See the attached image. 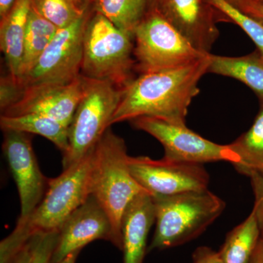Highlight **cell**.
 I'll return each instance as SVG.
<instances>
[{
	"instance_id": "cell-1",
	"label": "cell",
	"mask_w": 263,
	"mask_h": 263,
	"mask_svg": "<svg viewBox=\"0 0 263 263\" xmlns=\"http://www.w3.org/2000/svg\"><path fill=\"white\" fill-rule=\"evenodd\" d=\"M209 54L182 67L141 74L133 79L122 89L110 125L142 117L186 124L189 106L200 92L199 81L208 73Z\"/></svg>"
},
{
	"instance_id": "cell-2",
	"label": "cell",
	"mask_w": 263,
	"mask_h": 263,
	"mask_svg": "<svg viewBox=\"0 0 263 263\" xmlns=\"http://www.w3.org/2000/svg\"><path fill=\"white\" fill-rule=\"evenodd\" d=\"M92 150L54 179L39 205L0 243V263H12L19 252L37 235L59 232L78 208L91 195Z\"/></svg>"
},
{
	"instance_id": "cell-3",
	"label": "cell",
	"mask_w": 263,
	"mask_h": 263,
	"mask_svg": "<svg viewBox=\"0 0 263 263\" xmlns=\"http://www.w3.org/2000/svg\"><path fill=\"white\" fill-rule=\"evenodd\" d=\"M125 141L109 127L92 149L91 195L106 213L113 230V245L122 251V221L129 203L147 193L133 177Z\"/></svg>"
},
{
	"instance_id": "cell-4",
	"label": "cell",
	"mask_w": 263,
	"mask_h": 263,
	"mask_svg": "<svg viewBox=\"0 0 263 263\" xmlns=\"http://www.w3.org/2000/svg\"><path fill=\"white\" fill-rule=\"evenodd\" d=\"M156 229L148 251L184 245L201 235L224 212L226 202L209 190L152 196Z\"/></svg>"
},
{
	"instance_id": "cell-5",
	"label": "cell",
	"mask_w": 263,
	"mask_h": 263,
	"mask_svg": "<svg viewBox=\"0 0 263 263\" xmlns=\"http://www.w3.org/2000/svg\"><path fill=\"white\" fill-rule=\"evenodd\" d=\"M135 68L133 36L97 13L85 28L81 75L123 89L135 79Z\"/></svg>"
},
{
	"instance_id": "cell-6",
	"label": "cell",
	"mask_w": 263,
	"mask_h": 263,
	"mask_svg": "<svg viewBox=\"0 0 263 263\" xmlns=\"http://www.w3.org/2000/svg\"><path fill=\"white\" fill-rule=\"evenodd\" d=\"M84 78V95L69 126L68 148L62 155L63 169L79 162L94 148L111 126L122 98V89L112 83Z\"/></svg>"
},
{
	"instance_id": "cell-7",
	"label": "cell",
	"mask_w": 263,
	"mask_h": 263,
	"mask_svg": "<svg viewBox=\"0 0 263 263\" xmlns=\"http://www.w3.org/2000/svg\"><path fill=\"white\" fill-rule=\"evenodd\" d=\"M133 39L136 70L141 74L177 68L209 54L194 47L155 8L142 19Z\"/></svg>"
},
{
	"instance_id": "cell-8",
	"label": "cell",
	"mask_w": 263,
	"mask_h": 263,
	"mask_svg": "<svg viewBox=\"0 0 263 263\" xmlns=\"http://www.w3.org/2000/svg\"><path fill=\"white\" fill-rule=\"evenodd\" d=\"M87 22L85 14L65 28L58 29L32 70L18 80L24 89L70 84L81 76Z\"/></svg>"
},
{
	"instance_id": "cell-9",
	"label": "cell",
	"mask_w": 263,
	"mask_h": 263,
	"mask_svg": "<svg viewBox=\"0 0 263 263\" xmlns=\"http://www.w3.org/2000/svg\"><path fill=\"white\" fill-rule=\"evenodd\" d=\"M133 127L156 138L164 147L168 160L203 164L208 162L238 164L239 158L229 145H220L202 138L186 124H176L157 118L142 117L130 121Z\"/></svg>"
},
{
	"instance_id": "cell-10",
	"label": "cell",
	"mask_w": 263,
	"mask_h": 263,
	"mask_svg": "<svg viewBox=\"0 0 263 263\" xmlns=\"http://www.w3.org/2000/svg\"><path fill=\"white\" fill-rule=\"evenodd\" d=\"M129 167L137 182L152 196L209 190L210 176L203 164L129 156Z\"/></svg>"
},
{
	"instance_id": "cell-11",
	"label": "cell",
	"mask_w": 263,
	"mask_h": 263,
	"mask_svg": "<svg viewBox=\"0 0 263 263\" xmlns=\"http://www.w3.org/2000/svg\"><path fill=\"white\" fill-rule=\"evenodd\" d=\"M3 133V153L18 189L21 204L18 219L23 220L43 200L49 179L40 168L29 135L13 130Z\"/></svg>"
},
{
	"instance_id": "cell-12",
	"label": "cell",
	"mask_w": 263,
	"mask_h": 263,
	"mask_svg": "<svg viewBox=\"0 0 263 263\" xmlns=\"http://www.w3.org/2000/svg\"><path fill=\"white\" fill-rule=\"evenodd\" d=\"M84 91V78L81 75L70 84L27 88L21 100L2 112V115L38 114L69 127Z\"/></svg>"
},
{
	"instance_id": "cell-13",
	"label": "cell",
	"mask_w": 263,
	"mask_h": 263,
	"mask_svg": "<svg viewBox=\"0 0 263 263\" xmlns=\"http://www.w3.org/2000/svg\"><path fill=\"white\" fill-rule=\"evenodd\" d=\"M97 240L113 243V230L106 213L94 197L90 195L65 221L59 231L52 263H58L68 254L81 251Z\"/></svg>"
},
{
	"instance_id": "cell-14",
	"label": "cell",
	"mask_w": 263,
	"mask_h": 263,
	"mask_svg": "<svg viewBox=\"0 0 263 263\" xmlns=\"http://www.w3.org/2000/svg\"><path fill=\"white\" fill-rule=\"evenodd\" d=\"M155 9L169 21L192 45L203 53H210L219 37L213 20L212 8L205 0H155Z\"/></svg>"
},
{
	"instance_id": "cell-15",
	"label": "cell",
	"mask_w": 263,
	"mask_h": 263,
	"mask_svg": "<svg viewBox=\"0 0 263 263\" xmlns=\"http://www.w3.org/2000/svg\"><path fill=\"white\" fill-rule=\"evenodd\" d=\"M155 222L153 197L148 193L140 194L129 203L123 215L124 263H143L148 233Z\"/></svg>"
},
{
	"instance_id": "cell-16",
	"label": "cell",
	"mask_w": 263,
	"mask_h": 263,
	"mask_svg": "<svg viewBox=\"0 0 263 263\" xmlns=\"http://www.w3.org/2000/svg\"><path fill=\"white\" fill-rule=\"evenodd\" d=\"M32 3L31 0H17L0 26V47L4 53L8 73L18 79L23 58L24 41Z\"/></svg>"
},
{
	"instance_id": "cell-17",
	"label": "cell",
	"mask_w": 263,
	"mask_h": 263,
	"mask_svg": "<svg viewBox=\"0 0 263 263\" xmlns=\"http://www.w3.org/2000/svg\"><path fill=\"white\" fill-rule=\"evenodd\" d=\"M208 72L240 81L263 102V59L258 51L242 57L209 54Z\"/></svg>"
},
{
	"instance_id": "cell-18",
	"label": "cell",
	"mask_w": 263,
	"mask_h": 263,
	"mask_svg": "<svg viewBox=\"0 0 263 263\" xmlns=\"http://www.w3.org/2000/svg\"><path fill=\"white\" fill-rule=\"evenodd\" d=\"M0 127L3 131H17L42 136L52 142L62 155L68 148L69 127L51 118L33 114L14 117L1 115Z\"/></svg>"
},
{
	"instance_id": "cell-19",
	"label": "cell",
	"mask_w": 263,
	"mask_h": 263,
	"mask_svg": "<svg viewBox=\"0 0 263 263\" xmlns=\"http://www.w3.org/2000/svg\"><path fill=\"white\" fill-rule=\"evenodd\" d=\"M259 240V230L253 211L227 235L218 254L223 263H250Z\"/></svg>"
},
{
	"instance_id": "cell-20",
	"label": "cell",
	"mask_w": 263,
	"mask_h": 263,
	"mask_svg": "<svg viewBox=\"0 0 263 263\" xmlns=\"http://www.w3.org/2000/svg\"><path fill=\"white\" fill-rule=\"evenodd\" d=\"M229 146L239 158L234 165L238 172L247 176L263 173V102L252 127Z\"/></svg>"
},
{
	"instance_id": "cell-21",
	"label": "cell",
	"mask_w": 263,
	"mask_h": 263,
	"mask_svg": "<svg viewBox=\"0 0 263 263\" xmlns=\"http://www.w3.org/2000/svg\"><path fill=\"white\" fill-rule=\"evenodd\" d=\"M57 30V27L38 14L31 7L18 80L32 70L43 51L51 43Z\"/></svg>"
},
{
	"instance_id": "cell-22",
	"label": "cell",
	"mask_w": 263,
	"mask_h": 263,
	"mask_svg": "<svg viewBox=\"0 0 263 263\" xmlns=\"http://www.w3.org/2000/svg\"><path fill=\"white\" fill-rule=\"evenodd\" d=\"M151 0H95L96 13L103 15L124 32L133 36L146 14Z\"/></svg>"
},
{
	"instance_id": "cell-23",
	"label": "cell",
	"mask_w": 263,
	"mask_h": 263,
	"mask_svg": "<svg viewBox=\"0 0 263 263\" xmlns=\"http://www.w3.org/2000/svg\"><path fill=\"white\" fill-rule=\"evenodd\" d=\"M32 8L57 27L65 28L85 15L72 0H31Z\"/></svg>"
},
{
	"instance_id": "cell-24",
	"label": "cell",
	"mask_w": 263,
	"mask_h": 263,
	"mask_svg": "<svg viewBox=\"0 0 263 263\" xmlns=\"http://www.w3.org/2000/svg\"><path fill=\"white\" fill-rule=\"evenodd\" d=\"M213 9L217 10L245 31L253 41L263 59V24L237 8L228 0H205Z\"/></svg>"
},
{
	"instance_id": "cell-25",
	"label": "cell",
	"mask_w": 263,
	"mask_h": 263,
	"mask_svg": "<svg viewBox=\"0 0 263 263\" xmlns=\"http://www.w3.org/2000/svg\"><path fill=\"white\" fill-rule=\"evenodd\" d=\"M59 232L36 235L32 238L33 263H52Z\"/></svg>"
},
{
	"instance_id": "cell-26",
	"label": "cell",
	"mask_w": 263,
	"mask_h": 263,
	"mask_svg": "<svg viewBox=\"0 0 263 263\" xmlns=\"http://www.w3.org/2000/svg\"><path fill=\"white\" fill-rule=\"evenodd\" d=\"M24 89L10 74L3 76L0 79V108L4 111L14 105L23 96Z\"/></svg>"
},
{
	"instance_id": "cell-27",
	"label": "cell",
	"mask_w": 263,
	"mask_h": 263,
	"mask_svg": "<svg viewBox=\"0 0 263 263\" xmlns=\"http://www.w3.org/2000/svg\"><path fill=\"white\" fill-rule=\"evenodd\" d=\"M253 190V211L259 230V239L263 242V173L254 172L248 176Z\"/></svg>"
},
{
	"instance_id": "cell-28",
	"label": "cell",
	"mask_w": 263,
	"mask_h": 263,
	"mask_svg": "<svg viewBox=\"0 0 263 263\" xmlns=\"http://www.w3.org/2000/svg\"><path fill=\"white\" fill-rule=\"evenodd\" d=\"M192 263H223L218 252L208 247L197 248L193 255Z\"/></svg>"
},
{
	"instance_id": "cell-29",
	"label": "cell",
	"mask_w": 263,
	"mask_h": 263,
	"mask_svg": "<svg viewBox=\"0 0 263 263\" xmlns=\"http://www.w3.org/2000/svg\"><path fill=\"white\" fill-rule=\"evenodd\" d=\"M32 238L23 249L21 250L18 255L15 257L12 263H33V243Z\"/></svg>"
},
{
	"instance_id": "cell-30",
	"label": "cell",
	"mask_w": 263,
	"mask_h": 263,
	"mask_svg": "<svg viewBox=\"0 0 263 263\" xmlns=\"http://www.w3.org/2000/svg\"><path fill=\"white\" fill-rule=\"evenodd\" d=\"M242 10L263 24L262 3H259V2H254L252 4L246 6Z\"/></svg>"
},
{
	"instance_id": "cell-31",
	"label": "cell",
	"mask_w": 263,
	"mask_h": 263,
	"mask_svg": "<svg viewBox=\"0 0 263 263\" xmlns=\"http://www.w3.org/2000/svg\"><path fill=\"white\" fill-rule=\"evenodd\" d=\"M17 0H0V17L4 18L13 8Z\"/></svg>"
},
{
	"instance_id": "cell-32",
	"label": "cell",
	"mask_w": 263,
	"mask_h": 263,
	"mask_svg": "<svg viewBox=\"0 0 263 263\" xmlns=\"http://www.w3.org/2000/svg\"><path fill=\"white\" fill-rule=\"evenodd\" d=\"M250 263H263V242L259 240Z\"/></svg>"
},
{
	"instance_id": "cell-33",
	"label": "cell",
	"mask_w": 263,
	"mask_h": 263,
	"mask_svg": "<svg viewBox=\"0 0 263 263\" xmlns=\"http://www.w3.org/2000/svg\"><path fill=\"white\" fill-rule=\"evenodd\" d=\"M228 1L235 5L237 8H240V10L245 8L247 5L252 4L254 2H258L257 0H228Z\"/></svg>"
},
{
	"instance_id": "cell-34",
	"label": "cell",
	"mask_w": 263,
	"mask_h": 263,
	"mask_svg": "<svg viewBox=\"0 0 263 263\" xmlns=\"http://www.w3.org/2000/svg\"><path fill=\"white\" fill-rule=\"evenodd\" d=\"M80 252L81 251H76V252L68 254L65 259H62V261L58 263H76V259H77L78 256H79Z\"/></svg>"
},
{
	"instance_id": "cell-35",
	"label": "cell",
	"mask_w": 263,
	"mask_h": 263,
	"mask_svg": "<svg viewBox=\"0 0 263 263\" xmlns=\"http://www.w3.org/2000/svg\"><path fill=\"white\" fill-rule=\"evenodd\" d=\"M72 1L75 3V4L77 5L80 9L85 11L86 6H87L88 3H89L90 0H72Z\"/></svg>"
},
{
	"instance_id": "cell-36",
	"label": "cell",
	"mask_w": 263,
	"mask_h": 263,
	"mask_svg": "<svg viewBox=\"0 0 263 263\" xmlns=\"http://www.w3.org/2000/svg\"><path fill=\"white\" fill-rule=\"evenodd\" d=\"M257 1H258L259 3H262L263 4V0H257Z\"/></svg>"
},
{
	"instance_id": "cell-37",
	"label": "cell",
	"mask_w": 263,
	"mask_h": 263,
	"mask_svg": "<svg viewBox=\"0 0 263 263\" xmlns=\"http://www.w3.org/2000/svg\"></svg>"
}]
</instances>
